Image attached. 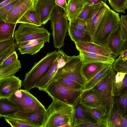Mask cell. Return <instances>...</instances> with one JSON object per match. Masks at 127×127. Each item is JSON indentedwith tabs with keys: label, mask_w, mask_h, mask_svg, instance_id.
I'll use <instances>...</instances> for the list:
<instances>
[{
	"label": "cell",
	"mask_w": 127,
	"mask_h": 127,
	"mask_svg": "<svg viewBox=\"0 0 127 127\" xmlns=\"http://www.w3.org/2000/svg\"><path fill=\"white\" fill-rule=\"evenodd\" d=\"M56 5L63 8L64 10L65 9L67 4L66 0H55Z\"/></svg>",
	"instance_id": "49"
},
{
	"label": "cell",
	"mask_w": 127,
	"mask_h": 127,
	"mask_svg": "<svg viewBox=\"0 0 127 127\" xmlns=\"http://www.w3.org/2000/svg\"><path fill=\"white\" fill-rule=\"evenodd\" d=\"M109 64L98 62L83 63L81 72L86 82L94 77Z\"/></svg>",
	"instance_id": "20"
},
{
	"label": "cell",
	"mask_w": 127,
	"mask_h": 127,
	"mask_svg": "<svg viewBox=\"0 0 127 127\" xmlns=\"http://www.w3.org/2000/svg\"><path fill=\"white\" fill-rule=\"evenodd\" d=\"M83 4L88 2L91 5H94L102 2L106 3L107 0H80Z\"/></svg>",
	"instance_id": "47"
},
{
	"label": "cell",
	"mask_w": 127,
	"mask_h": 127,
	"mask_svg": "<svg viewBox=\"0 0 127 127\" xmlns=\"http://www.w3.org/2000/svg\"><path fill=\"white\" fill-rule=\"evenodd\" d=\"M78 103L81 105L90 107L103 105L101 94L94 88L84 90L79 97Z\"/></svg>",
	"instance_id": "15"
},
{
	"label": "cell",
	"mask_w": 127,
	"mask_h": 127,
	"mask_svg": "<svg viewBox=\"0 0 127 127\" xmlns=\"http://www.w3.org/2000/svg\"><path fill=\"white\" fill-rule=\"evenodd\" d=\"M113 106L122 118L127 120V86L119 95L114 96Z\"/></svg>",
	"instance_id": "19"
},
{
	"label": "cell",
	"mask_w": 127,
	"mask_h": 127,
	"mask_svg": "<svg viewBox=\"0 0 127 127\" xmlns=\"http://www.w3.org/2000/svg\"><path fill=\"white\" fill-rule=\"evenodd\" d=\"M9 99L19 111L27 113H37L45 111L44 106L34 96L27 90H18Z\"/></svg>",
	"instance_id": "6"
},
{
	"label": "cell",
	"mask_w": 127,
	"mask_h": 127,
	"mask_svg": "<svg viewBox=\"0 0 127 127\" xmlns=\"http://www.w3.org/2000/svg\"><path fill=\"white\" fill-rule=\"evenodd\" d=\"M83 6L80 0H71L64 10V14L69 23H72L78 18Z\"/></svg>",
	"instance_id": "22"
},
{
	"label": "cell",
	"mask_w": 127,
	"mask_h": 127,
	"mask_svg": "<svg viewBox=\"0 0 127 127\" xmlns=\"http://www.w3.org/2000/svg\"><path fill=\"white\" fill-rule=\"evenodd\" d=\"M5 121L12 127H34L31 124L17 119L3 117Z\"/></svg>",
	"instance_id": "36"
},
{
	"label": "cell",
	"mask_w": 127,
	"mask_h": 127,
	"mask_svg": "<svg viewBox=\"0 0 127 127\" xmlns=\"http://www.w3.org/2000/svg\"><path fill=\"white\" fill-rule=\"evenodd\" d=\"M21 0H16L0 8V21H1Z\"/></svg>",
	"instance_id": "37"
},
{
	"label": "cell",
	"mask_w": 127,
	"mask_h": 127,
	"mask_svg": "<svg viewBox=\"0 0 127 127\" xmlns=\"http://www.w3.org/2000/svg\"><path fill=\"white\" fill-rule=\"evenodd\" d=\"M14 35L18 45L25 41L39 39H43L45 43H49L51 34L44 26L22 23L14 32Z\"/></svg>",
	"instance_id": "7"
},
{
	"label": "cell",
	"mask_w": 127,
	"mask_h": 127,
	"mask_svg": "<svg viewBox=\"0 0 127 127\" xmlns=\"http://www.w3.org/2000/svg\"><path fill=\"white\" fill-rule=\"evenodd\" d=\"M80 104L83 109L96 121L103 124V120L107 114V109L103 105L95 107H90Z\"/></svg>",
	"instance_id": "25"
},
{
	"label": "cell",
	"mask_w": 127,
	"mask_h": 127,
	"mask_svg": "<svg viewBox=\"0 0 127 127\" xmlns=\"http://www.w3.org/2000/svg\"><path fill=\"white\" fill-rule=\"evenodd\" d=\"M111 7L116 11L125 13L127 0H107Z\"/></svg>",
	"instance_id": "34"
},
{
	"label": "cell",
	"mask_w": 127,
	"mask_h": 127,
	"mask_svg": "<svg viewBox=\"0 0 127 127\" xmlns=\"http://www.w3.org/2000/svg\"><path fill=\"white\" fill-rule=\"evenodd\" d=\"M21 68L20 61L18 59L10 64L0 66V79L14 75Z\"/></svg>",
	"instance_id": "29"
},
{
	"label": "cell",
	"mask_w": 127,
	"mask_h": 127,
	"mask_svg": "<svg viewBox=\"0 0 127 127\" xmlns=\"http://www.w3.org/2000/svg\"><path fill=\"white\" fill-rule=\"evenodd\" d=\"M16 0H5L0 2V8Z\"/></svg>",
	"instance_id": "50"
},
{
	"label": "cell",
	"mask_w": 127,
	"mask_h": 127,
	"mask_svg": "<svg viewBox=\"0 0 127 127\" xmlns=\"http://www.w3.org/2000/svg\"><path fill=\"white\" fill-rule=\"evenodd\" d=\"M58 58L36 88L40 91H44L49 84L53 80L59 69Z\"/></svg>",
	"instance_id": "26"
},
{
	"label": "cell",
	"mask_w": 127,
	"mask_h": 127,
	"mask_svg": "<svg viewBox=\"0 0 127 127\" xmlns=\"http://www.w3.org/2000/svg\"><path fill=\"white\" fill-rule=\"evenodd\" d=\"M19 111L15 104L8 98H0V116L13 114Z\"/></svg>",
	"instance_id": "27"
},
{
	"label": "cell",
	"mask_w": 127,
	"mask_h": 127,
	"mask_svg": "<svg viewBox=\"0 0 127 127\" xmlns=\"http://www.w3.org/2000/svg\"><path fill=\"white\" fill-rule=\"evenodd\" d=\"M18 55L15 51L0 64V66L5 65L12 64L18 60Z\"/></svg>",
	"instance_id": "45"
},
{
	"label": "cell",
	"mask_w": 127,
	"mask_h": 127,
	"mask_svg": "<svg viewBox=\"0 0 127 127\" xmlns=\"http://www.w3.org/2000/svg\"><path fill=\"white\" fill-rule=\"evenodd\" d=\"M59 54L58 58V69L64 66L68 61L69 56L62 50H59Z\"/></svg>",
	"instance_id": "43"
},
{
	"label": "cell",
	"mask_w": 127,
	"mask_h": 127,
	"mask_svg": "<svg viewBox=\"0 0 127 127\" xmlns=\"http://www.w3.org/2000/svg\"><path fill=\"white\" fill-rule=\"evenodd\" d=\"M22 81L14 75L0 79V98H9L21 89Z\"/></svg>",
	"instance_id": "12"
},
{
	"label": "cell",
	"mask_w": 127,
	"mask_h": 127,
	"mask_svg": "<svg viewBox=\"0 0 127 127\" xmlns=\"http://www.w3.org/2000/svg\"><path fill=\"white\" fill-rule=\"evenodd\" d=\"M17 46L15 42L10 47L0 53V64L15 51Z\"/></svg>",
	"instance_id": "40"
},
{
	"label": "cell",
	"mask_w": 127,
	"mask_h": 127,
	"mask_svg": "<svg viewBox=\"0 0 127 127\" xmlns=\"http://www.w3.org/2000/svg\"><path fill=\"white\" fill-rule=\"evenodd\" d=\"M125 42L121 37L119 25L110 36L107 45L115 58L123 52Z\"/></svg>",
	"instance_id": "17"
},
{
	"label": "cell",
	"mask_w": 127,
	"mask_h": 127,
	"mask_svg": "<svg viewBox=\"0 0 127 127\" xmlns=\"http://www.w3.org/2000/svg\"><path fill=\"white\" fill-rule=\"evenodd\" d=\"M35 1L21 0L1 21L17 24L19 20L27 11L34 9Z\"/></svg>",
	"instance_id": "13"
},
{
	"label": "cell",
	"mask_w": 127,
	"mask_h": 127,
	"mask_svg": "<svg viewBox=\"0 0 127 127\" xmlns=\"http://www.w3.org/2000/svg\"><path fill=\"white\" fill-rule=\"evenodd\" d=\"M119 25L121 37L124 41H127V15H121Z\"/></svg>",
	"instance_id": "38"
},
{
	"label": "cell",
	"mask_w": 127,
	"mask_h": 127,
	"mask_svg": "<svg viewBox=\"0 0 127 127\" xmlns=\"http://www.w3.org/2000/svg\"><path fill=\"white\" fill-rule=\"evenodd\" d=\"M59 51L47 53L38 62L34 63L31 69L26 73L22 81V87L29 91L36 88L58 57Z\"/></svg>",
	"instance_id": "2"
},
{
	"label": "cell",
	"mask_w": 127,
	"mask_h": 127,
	"mask_svg": "<svg viewBox=\"0 0 127 127\" xmlns=\"http://www.w3.org/2000/svg\"><path fill=\"white\" fill-rule=\"evenodd\" d=\"M83 63L79 55L69 56L68 61L64 66L58 69L53 79L67 77L84 86L86 81L81 72Z\"/></svg>",
	"instance_id": "8"
},
{
	"label": "cell",
	"mask_w": 127,
	"mask_h": 127,
	"mask_svg": "<svg viewBox=\"0 0 127 127\" xmlns=\"http://www.w3.org/2000/svg\"><path fill=\"white\" fill-rule=\"evenodd\" d=\"M17 24L0 21V41L14 37V31Z\"/></svg>",
	"instance_id": "30"
},
{
	"label": "cell",
	"mask_w": 127,
	"mask_h": 127,
	"mask_svg": "<svg viewBox=\"0 0 127 127\" xmlns=\"http://www.w3.org/2000/svg\"><path fill=\"white\" fill-rule=\"evenodd\" d=\"M83 90L68 88L53 79L44 91L52 99L59 100L74 106L78 101Z\"/></svg>",
	"instance_id": "5"
},
{
	"label": "cell",
	"mask_w": 127,
	"mask_h": 127,
	"mask_svg": "<svg viewBox=\"0 0 127 127\" xmlns=\"http://www.w3.org/2000/svg\"><path fill=\"white\" fill-rule=\"evenodd\" d=\"M74 43L76 49L79 51H85L115 59L106 46L99 45L92 42H77Z\"/></svg>",
	"instance_id": "16"
},
{
	"label": "cell",
	"mask_w": 127,
	"mask_h": 127,
	"mask_svg": "<svg viewBox=\"0 0 127 127\" xmlns=\"http://www.w3.org/2000/svg\"><path fill=\"white\" fill-rule=\"evenodd\" d=\"M68 32L71 40L74 43L77 42H92L89 35L77 30L71 23H69Z\"/></svg>",
	"instance_id": "28"
},
{
	"label": "cell",
	"mask_w": 127,
	"mask_h": 127,
	"mask_svg": "<svg viewBox=\"0 0 127 127\" xmlns=\"http://www.w3.org/2000/svg\"><path fill=\"white\" fill-rule=\"evenodd\" d=\"M74 108L72 127H77L79 125L88 122H96L83 109L78 101Z\"/></svg>",
	"instance_id": "23"
},
{
	"label": "cell",
	"mask_w": 127,
	"mask_h": 127,
	"mask_svg": "<svg viewBox=\"0 0 127 127\" xmlns=\"http://www.w3.org/2000/svg\"><path fill=\"white\" fill-rule=\"evenodd\" d=\"M110 8L106 3L102 2L91 5L88 18L86 23L92 42L96 29L103 16Z\"/></svg>",
	"instance_id": "10"
},
{
	"label": "cell",
	"mask_w": 127,
	"mask_h": 127,
	"mask_svg": "<svg viewBox=\"0 0 127 127\" xmlns=\"http://www.w3.org/2000/svg\"><path fill=\"white\" fill-rule=\"evenodd\" d=\"M53 80L56 81L61 85L68 88L75 90H84L83 86L69 78L62 77Z\"/></svg>",
	"instance_id": "33"
},
{
	"label": "cell",
	"mask_w": 127,
	"mask_h": 127,
	"mask_svg": "<svg viewBox=\"0 0 127 127\" xmlns=\"http://www.w3.org/2000/svg\"><path fill=\"white\" fill-rule=\"evenodd\" d=\"M112 65L111 64H109L94 77L86 82L84 86V90L93 88L109 72L112 66Z\"/></svg>",
	"instance_id": "31"
},
{
	"label": "cell",
	"mask_w": 127,
	"mask_h": 127,
	"mask_svg": "<svg viewBox=\"0 0 127 127\" xmlns=\"http://www.w3.org/2000/svg\"><path fill=\"white\" fill-rule=\"evenodd\" d=\"M14 37L0 41V53L10 47L15 42Z\"/></svg>",
	"instance_id": "44"
},
{
	"label": "cell",
	"mask_w": 127,
	"mask_h": 127,
	"mask_svg": "<svg viewBox=\"0 0 127 127\" xmlns=\"http://www.w3.org/2000/svg\"><path fill=\"white\" fill-rule=\"evenodd\" d=\"M74 110L72 105L53 99L45 111L43 127H64L67 124L72 127Z\"/></svg>",
	"instance_id": "1"
},
{
	"label": "cell",
	"mask_w": 127,
	"mask_h": 127,
	"mask_svg": "<svg viewBox=\"0 0 127 127\" xmlns=\"http://www.w3.org/2000/svg\"><path fill=\"white\" fill-rule=\"evenodd\" d=\"M45 111L37 113H27L19 111L14 114L4 117L16 118L26 122L34 127H43Z\"/></svg>",
	"instance_id": "14"
},
{
	"label": "cell",
	"mask_w": 127,
	"mask_h": 127,
	"mask_svg": "<svg viewBox=\"0 0 127 127\" xmlns=\"http://www.w3.org/2000/svg\"><path fill=\"white\" fill-rule=\"evenodd\" d=\"M18 23L30 24L38 27H41L42 25L34 9L27 11L19 20Z\"/></svg>",
	"instance_id": "32"
},
{
	"label": "cell",
	"mask_w": 127,
	"mask_h": 127,
	"mask_svg": "<svg viewBox=\"0 0 127 127\" xmlns=\"http://www.w3.org/2000/svg\"><path fill=\"white\" fill-rule=\"evenodd\" d=\"M126 9H127V5H126Z\"/></svg>",
	"instance_id": "53"
},
{
	"label": "cell",
	"mask_w": 127,
	"mask_h": 127,
	"mask_svg": "<svg viewBox=\"0 0 127 127\" xmlns=\"http://www.w3.org/2000/svg\"><path fill=\"white\" fill-rule=\"evenodd\" d=\"M116 72L112 66L108 74L93 88L101 94L103 104L107 109V114L113 107V89Z\"/></svg>",
	"instance_id": "9"
},
{
	"label": "cell",
	"mask_w": 127,
	"mask_h": 127,
	"mask_svg": "<svg viewBox=\"0 0 127 127\" xmlns=\"http://www.w3.org/2000/svg\"><path fill=\"white\" fill-rule=\"evenodd\" d=\"M45 43L44 40L42 39L27 41L18 45L17 49L21 54L32 55L39 52L44 46Z\"/></svg>",
	"instance_id": "18"
},
{
	"label": "cell",
	"mask_w": 127,
	"mask_h": 127,
	"mask_svg": "<svg viewBox=\"0 0 127 127\" xmlns=\"http://www.w3.org/2000/svg\"><path fill=\"white\" fill-rule=\"evenodd\" d=\"M5 0H0V2H2Z\"/></svg>",
	"instance_id": "51"
},
{
	"label": "cell",
	"mask_w": 127,
	"mask_h": 127,
	"mask_svg": "<svg viewBox=\"0 0 127 127\" xmlns=\"http://www.w3.org/2000/svg\"><path fill=\"white\" fill-rule=\"evenodd\" d=\"M126 73L121 72H117L115 76V82L116 83L122 81Z\"/></svg>",
	"instance_id": "48"
},
{
	"label": "cell",
	"mask_w": 127,
	"mask_h": 127,
	"mask_svg": "<svg viewBox=\"0 0 127 127\" xmlns=\"http://www.w3.org/2000/svg\"><path fill=\"white\" fill-rule=\"evenodd\" d=\"M102 123L106 127H127V120L122 118L113 106L104 118Z\"/></svg>",
	"instance_id": "21"
},
{
	"label": "cell",
	"mask_w": 127,
	"mask_h": 127,
	"mask_svg": "<svg viewBox=\"0 0 127 127\" xmlns=\"http://www.w3.org/2000/svg\"><path fill=\"white\" fill-rule=\"evenodd\" d=\"M119 14L110 8L107 11L95 32L92 42L107 47L111 34L119 25Z\"/></svg>",
	"instance_id": "3"
},
{
	"label": "cell",
	"mask_w": 127,
	"mask_h": 127,
	"mask_svg": "<svg viewBox=\"0 0 127 127\" xmlns=\"http://www.w3.org/2000/svg\"><path fill=\"white\" fill-rule=\"evenodd\" d=\"M91 5L88 2L83 4V8L78 18L83 20L86 22L88 18Z\"/></svg>",
	"instance_id": "42"
},
{
	"label": "cell",
	"mask_w": 127,
	"mask_h": 127,
	"mask_svg": "<svg viewBox=\"0 0 127 127\" xmlns=\"http://www.w3.org/2000/svg\"><path fill=\"white\" fill-rule=\"evenodd\" d=\"M52 35L55 48L60 50L64 45L65 38L67 35L69 22L65 16L64 10L56 5L50 18Z\"/></svg>",
	"instance_id": "4"
},
{
	"label": "cell",
	"mask_w": 127,
	"mask_h": 127,
	"mask_svg": "<svg viewBox=\"0 0 127 127\" xmlns=\"http://www.w3.org/2000/svg\"><path fill=\"white\" fill-rule=\"evenodd\" d=\"M72 23L77 30L90 35L87 23L84 21L77 18Z\"/></svg>",
	"instance_id": "39"
},
{
	"label": "cell",
	"mask_w": 127,
	"mask_h": 127,
	"mask_svg": "<svg viewBox=\"0 0 127 127\" xmlns=\"http://www.w3.org/2000/svg\"><path fill=\"white\" fill-rule=\"evenodd\" d=\"M56 5L55 0H35L34 9L42 25L50 20Z\"/></svg>",
	"instance_id": "11"
},
{
	"label": "cell",
	"mask_w": 127,
	"mask_h": 127,
	"mask_svg": "<svg viewBox=\"0 0 127 127\" xmlns=\"http://www.w3.org/2000/svg\"><path fill=\"white\" fill-rule=\"evenodd\" d=\"M71 0H67V3L69 2V1H70Z\"/></svg>",
	"instance_id": "52"
},
{
	"label": "cell",
	"mask_w": 127,
	"mask_h": 127,
	"mask_svg": "<svg viewBox=\"0 0 127 127\" xmlns=\"http://www.w3.org/2000/svg\"><path fill=\"white\" fill-rule=\"evenodd\" d=\"M112 67L117 72L127 73V60L124 61L118 58L115 60Z\"/></svg>",
	"instance_id": "35"
},
{
	"label": "cell",
	"mask_w": 127,
	"mask_h": 127,
	"mask_svg": "<svg viewBox=\"0 0 127 127\" xmlns=\"http://www.w3.org/2000/svg\"><path fill=\"white\" fill-rule=\"evenodd\" d=\"M77 127H104L103 124L98 122H91L79 125Z\"/></svg>",
	"instance_id": "46"
},
{
	"label": "cell",
	"mask_w": 127,
	"mask_h": 127,
	"mask_svg": "<svg viewBox=\"0 0 127 127\" xmlns=\"http://www.w3.org/2000/svg\"><path fill=\"white\" fill-rule=\"evenodd\" d=\"M79 52V55L83 63L98 62L113 64L115 60V59L85 51Z\"/></svg>",
	"instance_id": "24"
},
{
	"label": "cell",
	"mask_w": 127,
	"mask_h": 127,
	"mask_svg": "<svg viewBox=\"0 0 127 127\" xmlns=\"http://www.w3.org/2000/svg\"><path fill=\"white\" fill-rule=\"evenodd\" d=\"M125 86H127V73L122 81L117 83L115 82L113 89L114 96L119 95Z\"/></svg>",
	"instance_id": "41"
}]
</instances>
